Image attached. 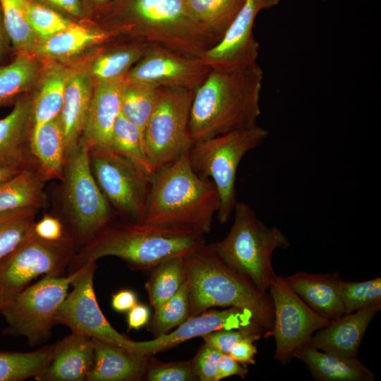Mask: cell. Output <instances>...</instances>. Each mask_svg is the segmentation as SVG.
I'll use <instances>...</instances> for the list:
<instances>
[{
	"label": "cell",
	"instance_id": "1",
	"mask_svg": "<svg viewBox=\"0 0 381 381\" xmlns=\"http://www.w3.org/2000/svg\"><path fill=\"white\" fill-rule=\"evenodd\" d=\"M262 80L258 64L240 70H210L192 102L193 143L257 126Z\"/></svg>",
	"mask_w": 381,
	"mask_h": 381
},
{
	"label": "cell",
	"instance_id": "2",
	"mask_svg": "<svg viewBox=\"0 0 381 381\" xmlns=\"http://www.w3.org/2000/svg\"><path fill=\"white\" fill-rule=\"evenodd\" d=\"M188 152L151 178L143 222L205 236L219 210V196L211 180L193 170Z\"/></svg>",
	"mask_w": 381,
	"mask_h": 381
},
{
	"label": "cell",
	"instance_id": "3",
	"mask_svg": "<svg viewBox=\"0 0 381 381\" xmlns=\"http://www.w3.org/2000/svg\"><path fill=\"white\" fill-rule=\"evenodd\" d=\"M205 236L145 222L112 220L73 256L71 273L105 256L125 261L133 270H152L163 261L185 257L206 245Z\"/></svg>",
	"mask_w": 381,
	"mask_h": 381
},
{
	"label": "cell",
	"instance_id": "4",
	"mask_svg": "<svg viewBox=\"0 0 381 381\" xmlns=\"http://www.w3.org/2000/svg\"><path fill=\"white\" fill-rule=\"evenodd\" d=\"M107 29L179 53L201 57L215 45L190 13L186 0H113Z\"/></svg>",
	"mask_w": 381,
	"mask_h": 381
},
{
	"label": "cell",
	"instance_id": "5",
	"mask_svg": "<svg viewBox=\"0 0 381 381\" xmlns=\"http://www.w3.org/2000/svg\"><path fill=\"white\" fill-rule=\"evenodd\" d=\"M189 289L190 316L214 307L249 311L269 337L274 308L268 294L227 265L210 245L183 257Z\"/></svg>",
	"mask_w": 381,
	"mask_h": 381
},
{
	"label": "cell",
	"instance_id": "6",
	"mask_svg": "<svg viewBox=\"0 0 381 381\" xmlns=\"http://www.w3.org/2000/svg\"><path fill=\"white\" fill-rule=\"evenodd\" d=\"M234 223L226 236L210 246L230 267L248 278L262 293L268 294L275 274L272 256L277 249H286L289 239L277 227H269L245 202H237Z\"/></svg>",
	"mask_w": 381,
	"mask_h": 381
},
{
	"label": "cell",
	"instance_id": "7",
	"mask_svg": "<svg viewBox=\"0 0 381 381\" xmlns=\"http://www.w3.org/2000/svg\"><path fill=\"white\" fill-rule=\"evenodd\" d=\"M90 147L80 138L66 155L60 187L66 229L75 244L85 246L116 218L92 173Z\"/></svg>",
	"mask_w": 381,
	"mask_h": 381
},
{
	"label": "cell",
	"instance_id": "8",
	"mask_svg": "<svg viewBox=\"0 0 381 381\" xmlns=\"http://www.w3.org/2000/svg\"><path fill=\"white\" fill-rule=\"evenodd\" d=\"M269 135L268 130L257 125L195 142L190 148L188 155L193 170L216 186L220 200L217 219L221 224L228 222L238 202L236 179L241 159Z\"/></svg>",
	"mask_w": 381,
	"mask_h": 381
},
{
	"label": "cell",
	"instance_id": "9",
	"mask_svg": "<svg viewBox=\"0 0 381 381\" xmlns=\"http://www.w3.org/2000/svg\"><path fill=\"white\" fill-rule=\"evenodd\" d=\"M194 93L184 88L159 87L157 101L143 133L145 152L155 171L193 145L189 120Z\"/></svg>",
	"mask_w": 381,
	"mask_h": 381
},
{
	"label": "cell",
	"instance_id": "10",
	"mask_svg": "<svg viewBox=\"0 0 381 381\" xmlns=\"http://www.w3.org/2000/svg\"><path fill=\"white\" fill-rule=\"evenodd\" d=\"M75 246L68 231L56 241L34 234L1 258L0 311L39 276H61L75 254Z\"/></svg>",
	"mask_w": 381,
	"mask_h": 381
},
{
	"label": "cell",
	"instance_id": "11",
	"mask_svg": "<svg viewBox=\"0 0 381 381\" xmlns=\"http://www.w3.org/2000/svg\"><path fill=\"white\" fill-rule=\"evenodd\" d=\"M74 276L75 272L66 277L45 275L20 292L0 311L8 325L6 333L25 337L30 346L47 341Z\"/></svg>",
	"mask_w": 381,
	"mask_h": 381
},
{
	"label": "cell",
	"instance_id": "12",
	"mask_svg": "<svg viewBox=\"0 0 381 381\" xmlns=\"http://www.w3.org/2000/svg\"><path fill=\"white\" fill-rule=\"evenodd\" d=\"M89 159L93 176L116 216L143 222L151 178L109 147L90 148Z\"/></svg>",
	"mask_w": 381,
	"mask_h": 381
},
{
	"label": "cell",
	"instance_id": "13",
	"mask_svg": "<svg viewBox=\"0 0 381 381\" xmlns=\"http://www.w3.org/2000/svg\"><path fill=\"white\" fill-rule=\"evenodd\" d=\"M95 269L96 262H89L74 271L75 276L71 282L73 289L57 310L56 324L64 325L73 332L138 354L137 341L117 332L102 313L94 290Z\"/></svg>",
	"mask_w": 381,
	"mask_h": 381
},
{
	"label": "cell",
	"instance_id": "14",
	"mask_svg": "<svg viewBox=\"0 0 381 381\" xmlns=\"http://www.w3.org/2000/svg\"><path fill=\"white\" fill-rule=\"evenodd\" d=\"M274 308V322L270 337L275 341L274 358L283 364L294 351L306 344L318 330L331 322L311 309L287 284L274 274L268 291Z\"/></svg>",
	"mask_w": 381,
	"mask_h": 381
},
{
	"label": "cell",
	"instance_id": "15",
	"mask_svg": "<svg viewBox=\"0 0 381 381\" xmlns=\"http://www.w3.org/2000/svg\"><path fill=\"white\" fill-rule=\"evenodd\" d=\"M280 0H246L222 40L200 59L211 70L234 71L258 64L260 44L253 28L258 13L277 6Z\"/></svg>",
	"mask_w": 381,
	"mask_h": 381
},
{
	"label": "cell",
	"instance_id": "16",
	"mask_svg": "<svg viewBox=\"0 0 381 381\" xmlns=\"http://www.w3.org/2000/svg\"><path fill=\"white\" fill-rule=\"evenodd\" d=\"M210 70L198 57L151 44L146 54L127 73L125 80L195 91Z\"/></svg>",
	"mask_w": 381,
	"mask_h": 381
},
{
	"label": "cell",
	"instance_id": "17",
	"mask_svg": "<svg viewBox=\"0 0 381 381\" xmlns=\"http://www.w3.org/2000/svg\"><path fill=\"white\" fill-rule=\"evenodd\" d=\"M252 327H262L249 311L234 307L221 310H205L198 315L189 316L171 332L150 341H137L138 353L151 356L190 339L202 337L214 331Z\"/></svg>",
	"mask_w": 381,
	"mask_h": 381
},
{
	"label": "cell",
	"instance_id": "18",
	"mask_svg": "<svg viewBox=\"0 0 381 381\" xmlns=\"http://www.w3.org/2000/svg\"><path fill=\"white\" fill-rule=\"evenodd\" d=\"M31 113L32 96L24 94L0 119V169H37L30 147Z\"/></svg>",
	"mask_w": 381,
	"mask_h": 381
},
{
	"label": "cell",
	"instance_id": "19",
	"mask_svg": "<svg viewBox=\"0 0 381 381\" xmlns=\"http://www.w3.org/2000/svg\"><path fill=\"white\" fill-rule=\"evenodd\" d=\"M381 303L344 314L315 332L306 344L327 353L357 358L363 337L371 320L380 310Z\"/></svg>",
	"mask_w": 381,
	"mask_h": 381
},
{
	"label": "cell",
	"instance_id": "20",
	"mask_svg": "<svg viewBox=\"0 0 381 381\" xmlns=\"http://www.w3.org/2000/svg\"><path fill=\"white\" fill-rule=\"evenodd\" d=\"M125 78L94 82V91L81 139L90 147H109L121 110Z\"/></svg>",
	"mask_w": 381,
	"mask_h": 381
},
{
	"label": "cell",
	"instance_id": "21",
	"mask_svg": "<svg viewBox=\"0 0 381 381\" xmlns=\"http://www.w3.org/2000/svg\"><path fill=\"white\" fill-rule=\"evenodd\" d=\"M92 338L73 332L54 344L48 365L34 378L37 381H83L94 361Z\"/></svg>",
	"mask_w": 381,
	"mask_h": 381
},
{
	"label": "cell",
	"instance_id": "22",
	"mask_svg": "<svg viewBox=\"0 0 381 381\" xmlns=\"http://www.w3.org/2000/svg\"><path fill=\"white\" fill-rule=\"evenodd\" d=\"M284 279L291 289L320 316L332 321L344 314L341 298L344 281L338 272H297Z\"/></svg>",
	"mask_w": 381,
	"mask_h": 381
},
{
	"label": "cell",
	"instance_id": "23",
	"mask_svg": "<svg viewBox=\"0 0 381 381\" xmlns=\"http://www.w3.org/2000/svg\"><path fill=\"white\" fill-rule=\"evenodd\" d=\"M94 361L87 381L145 380L149 357L131 353L92 338Z\"/></svg>",
	"mask_w": 381,
	"mask_h": 381
},
{
	"label": "cell",
	"instance_id": "24",
	"mask_svg": "<svg viewBox=\"0 0 381 381\" xmlns=\"http://www.w3.org/2000/svg\"><path fill=\"white\" fill-rule=\"evenodd\" d=\"M95 83L89 71H75L68 81L59 119L66 155L80 140L93 95Z\"/></svg>",
	"mask_w": 381,
	"mask_h": 381
},
{
	"label": "cell",
	"instance_id": "25",
	"mask_svg": "<svg viewBox=\"0 0 381 381\" xmlns=\"http://www.w3.org/2000/svg\"><path fill=\"white\" fill-rule=\"evenodd\" d=\"M119 35L115 31L105 28L74 23L67 29L37 42L32 54L53 60L66 59Z\"/></svg>",
	"mask_w": 381,
	"mask_h": 381
},
{
	"label": "cell",
	"instance_id": "26",
	"mask_svg": "<svg viewBox=\"0 0 381 381\" xmlns=\"http://www.w3.org/2000/svg\"><path fill=\"white\" fill-rule=\"evenodd\" d=\"M293 357L301 360L318 381H373L375 375L357 358L341 356L316 349L306 344Z\"/></svg>",
	"mask_w": 381,
	"mask_h": 381
},
{
	"label": "cell",
	"instance_id": "27",
	"mask_svg": "<svg viewBox=\"0 0 381 381\" xmlns=\"http://www.w3.org/2000/svg\"><path fill=\"white\" fill-rule=\"evenodd\" d=\"M59 116L30 133L31 153L44 182L63 177L66 145Z\"/></svg>",
	"mask_w": 381,
	"mask_h": 381
},
{
	"label": "cell",
	"instance_id": "28",
	"mask_svg": "<svg viewBox=\"0 0 381 381\" xmlns=\"http://www.w3.org/2000/svg\"><path fill=\"white\" fill-rule=\"evenodd\" d=\"M74 71L59 64L43 71L32 96L31 133L60 114L66 85Z\"/></svg>",
	"mask_w": 381,
	"mask_h": 381
},
{
	"label": "cell",
	"instance_id": "29",
	"mask_svg": "<svg viewBox=\"0 0 381 381\" xmlns=\"http://www.w3.org/2000/svg\"><path fill=\"white\" fill-rule=\"evenodd\" d=\"M151 44L134 38L111 45L95 58L89 73L94 82L123 78L146 54Z\"/></svg>",
	"mask_w": 381,
	"mask_h": 381
},
{
	"label": "cell",
	"instance_id": "30",
	"mask_svg": "<svg viewBox=\"0 0 381 381\" xmlns=\"http://www.w3.org/2000/svg\"><path fill=\"white\" fill-rule=\"evenodd\" d=\"M44 183L37 169H23L0 183V213L21 209L44 207L47 196Z\"/></svg>",
	"mask_w": 381,
	"mask_h": 381
},
{
	"label": "cell",
	"instance_id": "31",
	"mask_svg": "<svg viewBox=\"0 0 381 381\" xmlns=\"http://www.w3.org/2000/svg\"><path fill=\"white\" fill-rule=\"evenodd\" d=\"M42 65L32 54H16L9 64L0 66V107L15 104L39 80Z\"/></svg>",
	"mask_w": 381,
	"mask_h": 381
},
{
	"label": "cell",
	"instance_id": "32",
	"mask_svg": "<svg viewBox=\"0 0 381 381\" xmlns=\"http://www.w3.org/2000/svg\"><path fill=\"white\" fill-rule=\"evenodd\" d=\"M246 0H186L187 8L205 32L219 43Z\"/></svg>",
	"mask_w": 381,
	"mask_h": 381
},
{
	"label": "cell",
	"instance_id": "33",
	"mask_svg": "<svg viewBox=\"0 0 381 381\" xmlns=\"http://www.w3.org/2000/svg\"><path fill=\"white\" fill-rule=\"evenodd\" d=\"M186 279L183 257L172 258L155 266L145 283L150 306L155 309L171 298Z\"/></svg>",
	"mask_w": 381,
	"mask_h": 381
},
{
	"label": "cell",
	"instance_id": "34",
	"mask_svg": "<svg viewBox=\"0 0 381 381\" xmlns=\"http://www.w3.org/2000/svg\"><path fill=\"white\" fill-rule=\"evenodd\" d=\"M109 147L133 164L149 178H152L155 173L147 158L141 132L121 112L114 126Z\"/></svg>",
	"mask_w": 381,
	"mask_h": 381
},
{
	"label": "cell",
	"instance_id": "35",
	"mask_svg": "<svg viewBox=\"0 0 381 381\" xmlns=\"http://www.w3.org/2000/svg\"><path fill=\"white\" fill-rule=\"evenodd\" d=\"M54 344L32 352L0 351V381L35 377L49 363Z\"/></svg>",
	"mask_w": 381,
	"mask_h": 381
},
{
	"label": "cell",
	"instance_id": "36",
	"mask_svg": "<svg viewBox=\"0 0 381 381\" xmlns=\"http://www.w3.org/2000/svg\"><path fill=\"white\" fill-rule=\"evenodd\" d=\"M159 87L125 80L121 96V114L141 132L143 137L147 121L155 107Z\"/></svg>",
	"mask_w": 381,
	"mask_h": 381
},
{
	"label": "cell",
	"instance_id": "37",
	"mask_svg": "<svg viewBox=\"0 0 381 381\" xmlns=\"http://www.w3.org/2000/svg\"><path fill=\"white\" fill-rule=\"evenodd\" d=\"M0 6L13 52L32 54L37 39L27 20L25 0H0Z\"/></svg>",
	"mask_w": 381,
	"mask_h": 381
},
{
	"label": "cell",
	"instance_id": "38",
	"mask_svg": "<svg viewBox=\"0 0 381 381\" xmlns=\"http://www.w3.org/2000/svg\"><path fill=\"white\" fill-rule=\"evenodd\" d=\"M38 210L28 207L0 213V259L35 234Z\"/></svg>",
	"mask_w": 381,
	"mask_h": 381
},
{
	"label": "cell",
	"instance_id": "39",
	"mask_svg": "<svg viewBox=\"0 0 381 381\" xmlns=\"http://www.w3.org/2000/svg\"><path fill=\"white\" fill-rule=\"evenodd\" d=\"M154 310L147 329L155 337L167 334L183 323L190 316L187 279L176 294Z\"/></svg>",
	"mask_w": 381,
	"mask_h": 381
},
{
	"label": "cell",
	"instance_id": "40",
	"mask_svg": "<svg viewBox=\"0 0 381 381\" xmlns=\"http://www.w3.org/2000/svg\"><path fill=\"white\" fill-rule=\"evenodd\" d=\"M27 20L37 42L67 29L75 22L42 0H25Z\"/></svg>",
	"mask_w": 381,
	"mask_h": 381
},
{
	"label": "cell",
	"instance_id": "41",
	"mask_svg": "<svg viewBox=\"0 0 381 381\" xmlns=\"http://www.w3.org/2000/svg\"><path fill=\"white\" fill-rule=\"evenodd\" d=\"M341 298L344 314L381 303V278L363 282H344Z\"/></svg>",
	"mask_w": 381,
	"mask_h": 381
},
{
	"label": "cell",
	"instance_id": "42",
	"mask_svg": "<svg viewBox=\"0 0 381 381\" xmlns=\"http://www.w3.org/2000/svg\"><path fill=\"white\" fill-rule=\"evenodd\" d=\"M148 381H198L193 361L164 363L149 357L145 380Z\"/></svg>",
	"mask_w": 381,
	"mask_h": 381
},
{
	"label": "cell",
	"instance_id": "43",
	"mask_svg": "<svg viewBox=\"0 0 381 381\" xmlns=\"http://www.w3.org/2000/svg\"><path fill=\"white\" fill-rule=\"evenodd\" d=\"M265 332L260 327H252L241 329L217 330L202 336L204 343L209 346L222 352L227 353L230 348L238 341L243 339H251L255 341Z\"/></svg>",
	"mask_w": 381,
	"mask_h": 381
},
{
	"label": "cell",
	"instance_id": "44",
	"mask_svg": "<svg viewBox=\"0 0 381 381\" xmlns=\"http://www.w3.org/2000/svg\"><path fill=\"white\" fill-rule=\"evenodd\" d=\"M223 353L204 343L192 359L195 374L199 381H215L218 361Z\"/></svg>",
	"mask_w": 381,
	"mask_h": 381
},
{
	"label": "cell",
	"instance_id": "45",
	"mask_svg": "<svg viewBox=\"0 0 381 381\" xmlns=\"http://www.w3.org/2000/svg\"><path fill=\"white\" fill-rule=\"evenodd\" d=\"M34 232L43 239L56 241L61 238L67 230L61 219L49 214H44L41 219L35 222Z\"/></svg>",
	"mask_w": 381,
	"mask_h": 381
},
{
	"label": "cell",
	"instance_id": "46",
	"mask_svg": "<svg viewBox=\"0 0 381 381\" xmlns=\"http://www.w3.org/2000/svg\"><path fill=\"white\" fill-rule=\"evenodd\" d=\"M248 369L235 361L228 353H223L217 363L215 381H219L230 376L237 375L244 379Z\"/></svg>",
	"mask_w": 381,
	"mask_h": 381
},
{
	"label": "cell",
	"instance_id": "47",
	"mask_svg": "<svg viewBox=\"0 0 381 381\" xmlns=\"http://www.w3.org/2000/svg\"><path fill=\"white\" fill-rule=\"evenodd\" d=\"M251 339H243L234 344L226 353L241 364H254L258 352L257 347Z\"/></svg>",
	"mask_w": 381,
	"mask_h": 381
},
{
	"label": "cell",
	"instance_id": "48",
	"mask_svg": "<svg viewBox=\"0 0 381 381\" xmlns=\"http://www.w3.org/2000/svg\"><path fill=\"white\" fill-rule=\"evenodd\" d=\"M136 303H138L137 295L131 289H121L111 296V307L118 313L128 312Z\"/></svg>",
	"mask_w": 381,
	"mask_h": 381
},
{
	"label": "cell",
	"instance_id": "49",
	"mask_svg": "<svg viewBox=\"0 0 381 381\" xmlns=\"http://www.w3.org/2000/svg\"><path fill=\"white\" fill-rule=\"evenodd\" d=\"M150 319V308L145 304L136 303L128 311L127 322L128 329H140L147 325Z\"/></svg>",
	"mask_w": 381,
	"mask_h": 381
},
{
	"label": "cell",
	"instance_id": "50",
	"mask_svg": "<svg viewBox=\"0 0 381 381\" xmlns=\"http://www.w3.org/2000/svg\"><path fill=\"white\" fill-rule=\"evenodd\" d=\"M47 4L75 18L83 16L85 13L82 0H42Z\"/></svg>",
	"mask_w": 381,
	"mask_h": 381
},
{
	"label": "cell",
	"instance_id": "51",
	"mask_svg": "<svg viewBox=\"0 0 381 381\" xmlns=\"http://www.w3.org/2000/svg\"><path fill=\"white\" fill-rule=\"evenodd\" d=\"M11 43L4 25L3 14L0 6V64L9 54L12 48L11 47Z\"/></svg>",
	"mask_w": 381,
	"mask_h": 381
},
{
	"label": "cell",
	"instance_id": "52",
	"mask_svg": "<svg viewBox=\"0 0 381 381\" xmlns=\"http://www.w3.org/2000/svg\"><path fill=\"white\" fill-rule=\"evenodd\" d=\"M20 171V170L11 169H0V183L10 179Z\"/></svg>",
	"mask_w": 381,
	"mask_h": 381
},
{
	"label": "cell",
	"instance_id": "53",
	"mask_svg": "<svg viewBox=\"0 0 381 381\" xmlns=\"http://www.w3.org/2000/svg\"><path fill=\"white\" fill-rule=\"evenodd\" d=\"M95 4L99 6L107 7L113 0H92Z\"/></svg>",
	"mask_w": 381,
	"mask_h": 381
},
{
	"label": "cell",
	"instance_id": "54",
	"mask_svg": "<svg viewBox=\"0 0 381 381\" xmlns=\"http://www.w3.org/2000/svg\"><path fill=\"white\" fill-rule=\"evenodd\" d=\"M322 1H325V0H322Z\"/></svg>",
	"mask_w": 381,
	"mask_h": 381
}]
</instances>
